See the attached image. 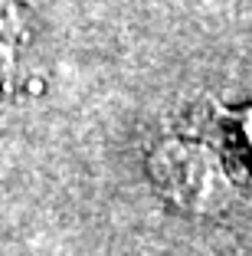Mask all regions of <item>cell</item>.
I'll list each match as a JSON object with an SVG mask.
<instances>
[{
	"label": "cell",
	"instance_id": "1",
	"mask_svg": "<svg viewBox=\"0 0 252 256\" xmlns=\"http://www.w3.org/2000/svg\"><path fill=\"white\" fill-rule=\"evenodd\" d=\"M151 178L157 190L184 210H210L226 194V174L216 158L193 142H164L151 154Z\"/></svg>",
	"mask_w": 252,
	"mask_h": 256
},
{
	"label": "cell",
	"instance_id": "2",
	"mask_svg": "<svg viewBox=\"0 0 252 256\" xmlns=\"http://www.w3.org/2000/svg\"><path fill=\"white\" fill-rule=\"evenodd\" d=\"M30 26L16 0H0V89H10L23 79L30 56Z\"/></svg>",
	"mask_w": 252,
	"mask_h": 256
},
{
	"label": "cell",
	"instance_id": "3",
	"mask_svg": "<svg viewBox=\"0 0 252 256\" xmlns=\"http://www.w3.org/2000/svg\"><path fill=\"white\" fill-rule=\"evenodd\" d=\"M243 135H246V144H249V151H252V115L246 118V125H243Z\"/></svg>",
	"mask_w": 252,
	"mask_h": 256
}]
</instances>
